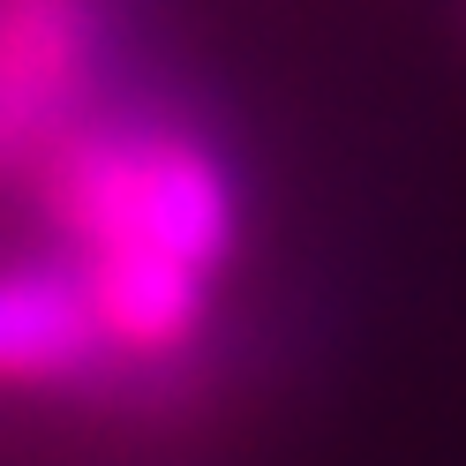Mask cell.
<instances>
[{
	"label": "cell",
	"mask_w": 466,
	"mask_h": 466,
	"mask_svg": "<svg viewBox=\"0 0 466 466\" xmlns=\"http://www.w3.org/2000/svg\"><path fill=\"white\" fill-rule=\"evenodd\" d=\"M76 248H166L218 271L241 233L226 166L181 128L76 121L23 166Z\"/></svg>",
	"instance_id": "1"
},
{
	"label": "cell",
	"mask_w": 466,
	"mask_h": 466,
	"mask_svg": "<svg viewBox=\"0 0 466 466\" xmlns=\"http://www.w3.org/2000/svg\"><path fill=\"white\" fill-rule=\"evenodd\" d=\"M91 61V0H0V151L8 166H31L61 128L83 121Z\"/></svg>",
	"instance_id": "2"
},
{
	"label": "cell",
	"mask_w": 466,
	"mask_h": 466,
	"mask_svg": "<svg viewBox=\"0 0 466 466\" xmlns=\"http://www.w3.org/2000/svg\"><path fill=\"white\" fill-rule=\"evenodd\" d=\"M98 346H106V324L91 309L83 264L68 271V264L15 256L8 279H0V376L15 391H46V384L83 376Z\"/></svg>",
	"instance_id": "3"
},
{
	"label": "cell",
	"mask_w": 466,
	"mask_h": 466,
	"mask_svg": "<svg viewBox=\"0 0 466 466\" xmlns=\"http://www.w3.org/2000/svg\"><path fill=\"white\" fill-rule=\"evenodd\" d=\"M83 286L121 354H173L188 346L211 301V271L166 248H83Z\"/></svg>",
	"instance_id": "4"
}]
</instances>
